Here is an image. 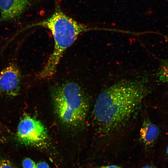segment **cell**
Segmentation results:
<instances>
[{"label": "cell", "mask_w": 168, "mask_h": 168, "mask_svg": "<svg viewBox=\"0 0 168 168\" xmlns=\"http://www.w3.org/2000/svg\"><path fill=\"white\" fill-rule=\"evenodd\" d=\"M157 75L158 82L168 83V59L162 62Z\"/></svg>", "instance_id": "ba28073f"}, {"label": "cell", "mask_w": 168, "mask_h": 168, "mask_svg": "<svg viewBox=\"0 0 168 168\" xmlns=\"http://www.w3.org/2000/svg\"><path fill=\"white\" fill-rule=\"evenodd\" d=\"M22 164L23 168H36V164L34 161L29 158L24 159Z\"/></svg>", "instance_id": "30bf717a"}, {"label": "cell", "mask_w": 168, "mask_h": 168, "mask_svg": "<svg viewBox=\"0 0 168 168\" xmlns=\"http://www.w3.org/2000/svg\"><path fill=\"white\" fill-rule=\"evenodd\" d=\"M30 0H0V22L12 21L21 16Z\"/></svg>", "instance_id": "8992f818"}, {"label": "cell", "mask_w": 168, "mask_h": 168, "mask_svg": "<svg viewBox=\"0 0 168 168\" xmlns=\"http://www.w3.org/2000/svg\"><path fill=\"white\" fill-rule=\"evenodd\" d=\"M0 168H16L9 160L0 158Z\"/></svg>", "instance_id": "9c48e42d"}, {"label": "cell", "mask_w": 168, "mask_h": 168, "mask_svg": "<svg viewBox=\"0 0 168 168\" xmlns=\"http://www.w3.org/2000/svg\"><path fill=\"white\" fill-rule=\"evenodd\" d=\"M46 129L39 120L28 115L24 116L19 123L16 135L17 141L27 146L43 144L47 139Z\"/></svg>", "instance_id": "277c9868"}, {"label": "cell", "mask_w": 168, "mask_h": 168, "mask_svg": "<svg viewBox=\"0 0 168 168\" xmlns=\"http://www.w3.org/2000/svg\"><path fill=\"white\" fill-rule=\"evenodd\" d=\"M97 168H121L120 167L114 165L108 166L99 167Z\"/></svg>", "instance_id": "7c38bea8"}, {"label": "cell", "mask_w": 168, "mask_h": 168, "mask_svg": "<svg viewBox=\"0 0 168 168\" xmlns=\"http://www.w3.org/2000/svg\"><path fill=\"white\" fill-rule=\"evenodd\" d=\"M51 95L55 113L60 122L74 128L84 124L89 105L78 85L68 82L58 86L53 89Z\"/></svg>", "instance_id": "3957f363"}, {"label": "cell", "mask_w": 168, "mask_h": 168, "mask_svg": "<svg viewBox=\"0 0 168 168\" xmlns=\"http://www.w3.org/2000/svg\"><path fill=\"white\" fill-rule=\"evenodd\" d=\"M21 76L18 66L12 64L0 72V92L9 97L17 96L20 91Z\"/></svg>", "instance_id": "5b68a950"}, {"label": "cell", "mask_w": 168, "mask_h": 168, "mask_svg": "<svg viewBox=\"0 0 168 168\" xmlns=\"http://www.w3.org/2000/svg\"><path fill=\"white\" fill-rule=\"evenodd\" d=\"M47 28L51 31L54 41V50L48 62L40 72V78L52 77L64 52L71 46L81 33L87 31V26L77 22L59 10L49 17L36 24Z\"/></svg>", "instance_id": "7a4b0ae2"}, {"label": "cell", "mask_w": 168, "mask_h": 168, "mask_svg": "<svg viewBox=\"0 0 168 168\" xmlns=\"http://www.w3.org/2000/svg\"><path fill=\"white\" fill-rule=\"evenodd\" d=\"M36 168H50L47 163L44 161H40L36 164Z\"/></svg>", "instance_id": "8fae6325"}, {"label": "cell", "mask_w": 168, "mask_h": 168, "mask_svg": "<svg viewBox=\"0 0 168 168\" xmlns=\"http://www.w3.org/2000/svg\"><path fill=\"white\" fill-rule=\"evenodd\" d=\"M142 168H156L154 167L151 166H146L143 167Z\"/></svg>", "instance_id": "4fadbf2b"}, {"label": "cell", "mask_w": 168, "mask_h": 168, "mask_svg": "<svg viewBox=\"0 0 168 168\" xmlns=\"http://www.w3.org/2000/svg\"><path fill=\"white\" fill-rule=\"evenodd\" d=\"M166 154H167V156L168 157V145L167 146L166 149Z\"/></svg>", "instance_id": "5bb4252c"}, {"label": "cell", "mask_w": 168, "mask_h": 168, "mask_svg": "<svg viewBox=\"0 0 168 168\" xmlns=\"http://www.w3.org/2000/svg\"><path fill=\"white\" fill-rule=\"evenodd\" d=\"M159 133L158 127L149 119H144L140 131V139L147 147L152 146L157 138Z\"/></svg>", "instance_id": "52a82bcc"}, {"label": "cell", "mask_w": 168, "mask_h": 168, "mask_svg": "<svg viewBox=\"0 0 168 168\" xmlns=\"http://www.w3.org/2000/svg\"><path fill=\"white\" fill-rule=\"evenodd\" d=\"M145 80L120 81L98 96L93 114L102 132L108 134L123 127L137 112L150 92Z\"/></svg>", "instance_id": "6da1fadb"}]
</instances>
